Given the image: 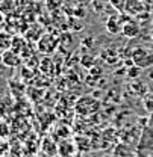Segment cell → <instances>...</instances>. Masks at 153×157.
Segmentation results:
<instances>
[{
    "label": "cell",
    "mask_w": 153,
    "mask_h": 157,
    "mask_svg": "<svg viewBox=\"0 0 153 157\" xmlns=\"http://www.w3.org/2000/svg\"><path fill=\"white\" fill-rule=\"evenodd\" d=\"M100 107V103L99 100L91 95H85V97H80L74 104V112H76L79 117H90L93 113H96Z\"/></svg>",
    "instance_id": "6da1fadb"
},
{
    "label": "cell",
    "mask_w": 153,
    "mask_h": 157,
    "mask_svg": "<svg viewBox=\"0 0 153 157\" xmlns=\"http://www.w3.org/2000/svg\"><path fill=\"white\" fill-rule=\"evenodd\" d=\"M132 62H134L135 67H139L141 70H146V68H150L153 65V52L144 48V47H136L132 50Z\"/></svg>",
    "instance_id": "7a4b0ae2"
},
{
    "label": "cell",
    "mask_w": 153,
    "mask_h": 157,
    "mask_svg": "<svg viewBox=\"0 0 153 157\" xmlns=\"http://www.w3.org/2000/svg\"><path fill=\"white\" fill-rule=\"evenodd\" d=\"M37 47H38V52H41L42 55H50L56 50L58 47V38L53 35H41L39 39L37 41Z\"/></svg>",
    "instance_id": "3957f363"
},
{
    "label": "cell",
    "mask_w": 153,
    "mask_h": 157,
    "mask_svg": "<svg viewBox=\"0 0 153 157\" xmlns=\"http://www.w3.org/2000/svg\"><path fill=\"white\" fill-rule=\"evenodd\" d=\"M139 33H141V26H139L138 21H135V20H126V21H123L121 35H124L126 38L132 39V38H136Z\"/></svg>",
    "instance_id": "277c9868"
},
{
    "label": "cell",
    "mask_w": 153,
    "mask_h": 157,
    "mask_svg": "<svg viewBox=\"0 0 153 157\" xmlns=\"http://www.w3.org/2000/svg\"><path fill=\"white\" fill-rule=\"evenodd\" d=\"M2 58H3V65L5 67H9V68H17L21 65V55H18L17 52H14L12 48H9V50H6V52H3L2 53Z\"/></svg>",
    "instance_id": "5b68a950"
},
{
    "label": "cell",
    "mask_w": 153,
    "mask_h": 157,
    "mask_svg": "<svg viewBox=\"0 0 153 157\" xmlns=\"http://www.w3.org/2000/svg\"><path fill=\"white\" fill-rule=\"evenodd\" d=\"M146 11V3L143 0H127L124 6V12L129 15H139Z\"/></svg>",
    "instance_id": "8992f818"
},
{
    "label": "cell",
    "mask_w": 153,
    "mask_h": 157,
    "mask_svg": "<svg viewBox=\"0 0 153 157\" xmlns=\"http://www.w3.org/2000/svg\"><path fill=\"white\" fill-rule=\"evenodd\" d=\"M121 29H123V18H121V17L111 15L109 18L106 20V30H108L111 35L121 33Z\"/></svg>",
    "instance_id": "52a82bcc"
},
{
    "label": "cell",
    "mask_w": 153,
    "mask_h": 157,
    "mask_svg": "<svg viewBox=\"0 0 153 157\" xmlns=\"http://www.w3.org/2000/svg\"><path fill=\"white\" fill-rule=\"evenodd\" d=\"M74 154H76V144H71L70 140H62L58 145L59 157H74Z\"/></svg>",
    "instance_id": "ba28073f"
},
{
    "label": "cell",
    "mask_w": 153,
    "mask_h": 157,
    "mask_svg": "<svg viewBox=\"0 0 153 157\" xmlns=\"http://www.w3.org/2000/svg\"><path fill=\"white\" fill-rule=\"evenodd\" d=\"M41 151H42L44 154H47V156L55 157V156H58V145L55 144V142H53V140H52V139L46 137V139L42 140Z\"/></svg>",
    "instance_id": "9c48e42d"
},
{
    "label": "cell",
    "mask_w": 153,
    "mask_h": 157,
    "mask_svg": "<svg viewBox=\"0 0 153 157\" xmlns=\"http://www.w3.org/2000/svg\"><path fill=\"white\" fill-rule=\"evenodd\" d=\"M14 36L8 32H0V52H6L11 48Z\"/></svg>",
    "instance_id": "30bf717a"
},
{
    "label": "cell",
    "mask_w": 153,
    "mask_h": 157,
    "mask_svg": "<svg viewBox=\"0 0 153 157\" xmlns=\"http://www.w3.org/2000/svg\"><path fill=\"white\" fill-rule=\"evenodd\" d=\"M27 47V42H26V39L23 38V36H14L12 39V45H11V48L14 50V52H17L18 55L23 56V50Z\"/></svg>",
    "instance_id": "8fae6325"
},
{
    "label": "cell",
    "mask_w": 153,
    "mask_h": 157,
    "mask_svg": "<svg viewBox=\"0 0 153 157\" xmlns=\"http://www.w3.org/2000/svg\"><path fill=\"white\" fill-rule=\"evenodd\" d=\"M15 6H17V2H14V0H3V2L0 3V12H3V14H11V12L15 9Z\"/></svg>",
    "instance_id": "7c38bea8"
},
{
    "label": "cell",
    "mask_w": 153,
    "mask_h": 157,
    "mask_svg": "<svg viewBox=\"0 0 153 157\" xmlns=\"http://www.w3.org/2000/svg\"><path fill=\"white\" fill-rule=\"evenodd\" d=\"M9 135H11V127H9V124H8L5 119L0 118V139L5 140V139L9 137Z\"/></svg>",
    "instance_id": "4fadbf2b"
},
{
    "label": "cell",
    "mask_w": 153,
    "mask_h": 157,
    "mask_svg": "<svg viewBox=\"0 0 153 157\" xmlns=\"http://www.w3.org/2000/svg\"><path fill=\"white\" fill-rule=\"evenodd\" d=\"M112 6H114L117 11H120V12H123L124 11V6H126V2L127 0H108Z\"/></svg>",
    "instance_id": "5bb4252c"
},
{
    "label": "cell",
    "mask_w": 153,
    "mask_h": 157,
    "mask_svg": "<svg viewBox=\"0 0 153 157\" xmlns=\"http://www.w3.org/2000/svg\"><path fill=\"white\" fill-rule=\"evenodd\" d=\"M62 2H64V0H49V2H47V6H49L50 11H55V9H58V8L62 5Z\"/></svg>",
    "instance_id": "9a60e30c"
},
{
    "label": "cell",
    "mask_w": 153,
    "mask_h": 157,
    "mask_svg": "<svg viewBox=\"0 0 153 157\" xmlns=\"http://www.w3.org/2000/svg\"><path fill=\"white\" fill-rule=\"evenodd\" d=\"M8 153H9V145H8L5 140H2V139H0V157L6 156Z\"/></svg>",
    "instance_id": "2e32d148"
},
{
    "label": "cell",
    "mask_w": 153,
    "mask_h": 157,
    "mask_svg": "<svg viewBox=\"0 0 153 157\" xmlns=\"http://www.w3.org/2000/svg\"><path fill=\"white\" fill-rule=\"evenodd\" d=\"M146 107L149 110H153V95H147V98H146Z\"/></svg>",
    "instance_id": "e0dca14e"
},
{
    "label": "cell",
    "mask_w": 153,
    "mask_h": 157,
    "mask_svg": "<svg viewBox=\"0 0 153 157\" xmlns=\"http://www.w3.org/2000/svg\"><path fill=\"white\" fill-rule=\"evenodd\" d=\"M76 3H79V5H88V3H93V0H74Z\"/></svg>",
    "instance_id": "ac0fdd59"
},
{
    "label": "cell",
    "mask_w": 153,
    "mask_h": 157,
    "mask_svg": "<svg viewBox=\"0 0 153 157\" xmlns=\"http://www.w3.org/2000/svg\"><path fill=\"white\" fill-rule=\"evenodd\" d=\"M3 157H17V156H14V154H12V153H8V154H6V156H3Z\"/></svg>",
    "instance_id": "d6986e66"
},
{
    "label": "cell",
    "mask_w": 153,
    "mask_h": 157,
    "mask_svg": "<svg viewBox=\"0 0 153 157\" xmlns=\"http://www.w3.org/2000/svg\"><path fill=\"white\" fill-rule=\"evenodd\" d=\"M3 63V58H2V53H0V65Z\"/></svg>",
    "instance_id": "ffe728a7"
}]
</instances>
